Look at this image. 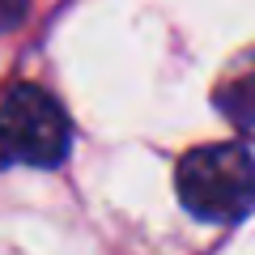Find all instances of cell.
Here are the masks:
<instances>
[{
    "label": "cell",
    "mask_w": 255,
    "mask_h": 255,
    "mask_svg": "<svg viewBox=\"0 0 255 255\" xmlns=\"http://www.w3.org/2000/svg\"><path fill=\"white\" fill-rule=\"evenodd\" d=\"M179 200L200 221H238L255 209V157L243 145L187 149L174 170Z\"/></svg>",
    "instance_id": "obj_1"
},
{
    "label": "cell",
    "mask_w": 255,
    "mask_h": 255,
    "mask_svg": "<svg viewBox=\"0 0 255 255\" xmlns=\"http://www.w3.org/2000/svg\"><path fill=\"white\" fill-rule=\"evenodd\" d=\"M73 149V124L64 107L38 85H13L0 98V170L13 162L60 166Z\"/></svg>",
    "instance_id": "obj_2"
},
{
    "label": "cell",
    "mask_w": 255,
    "mask_h": 255,
    "mask_svg": "<svg viewBox=\"0 0 255 255\" xmlns=\"http://www.w3.org/2000/svg\"><path fill=\"white\" fill-rule=\"evenodd\" d=\"M217 107L226 111V115L234 119L243 132H255V73H251V77H238V81H230L226 90L217 94Z\"/></svg>",
    "instance_id": "obj_3"
},
{
    "label": "cell",
    "mask_w": 255,
    "mask_h": 255,
    "mask_svg": "<svg viewBox=\"0 0 255 255\" xmlns=\"http://www.w3.org/2000/svg\"><path fill=\"white\" fill-rule=\"evenodd\" d=\"M30 0H0V30H13L21 17H26Z\"/></svg>",
    "instance_id": "obj_4"
}]
</instances>
